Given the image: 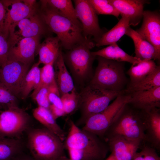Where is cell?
<instances>
[{
	"instance_id": "6da1fadb",
	"label": "cell",
	"mask_w": 160,
	"mask_h": 160,
	"mask_svg": "<svg viewBox=\"0 0 160 160\" xmlns=\"http://www.w3.org/2000/svg\"><path fill=\"white\" fill-rule=\"evenodd\" d=\"M41 2L38 13L47 27L59 38L62 47L69 50L88 39L84 36L81 28L52 10L44 0Z\"/></svg>"
},
{
	"instance_id": "7a4b0ae2",
	"label": "cell",
	"mask_w": 160,
	"mask_h": 160,
	"mask_svg": "<svg viewBox=\"0 0 160 160\" xmlns=\"http://www.w3.org/2000/svg\"><path fill=\"white\" fill-rule=\"evenodd\" d=\"M27 144L32 157L36 160H60L65 156L63 141L45 127L29 129Z\"/></svg>"
},
{
	"instance_id": "3957f363",
	"label": "cell",
	"mask_w": 160,
	"mask_h": 160,
	"mask_svg": "<svg viewBox=\"0 0 160 160\" xmlns=\"http://www.w3.org/2000/svg\"><path fill=\"white\" fill-rule=\"evenodd\" d=\"M115 137L147 142L141 112L127 104L106 132L103 140Z\"/></svg>"
},
{
	"instance_id": "277c9868",
	"label": "cell",
	"mask_w": 160,
	"mask_h": 160,
	"mask_svg": "<svg viewBox=\"0 0 160 160\" xmlns=\"http://www.w3.org/2000/svg\"><path fill=\"white\" fill-rule=\"evenodd\" d=\"M123 92L104 89L89 84L78 94L81 116L76 124L84 125L89 117L104 110Z\"/></svg>"
},
{
	"instance_id": "5b68a950",
	"label": "cell",
	"mask_w": 160,
	"mask_h": 160,
	"mask_svg": "<svg viewBox=\"0 0 160 160\" xmlns=\"http://www.w3.org/2000/svg\"><path fill=\"white\" fill-rule=\"evenodd\" d=\"M97 58L98 65L89 84L104 89L123 91L126 81L123 63Z\"/></svg>"
},
{
	"instance_id": "8992f818",
	"label": "cell",
	"mask_w": 160,
	"mask_h": 160,
	"mask_svg": "<svg viewBox=\"0 0 160 160\" xmlns=\"http://www.w3.org/2000/svg\"><path fill=\"white\" fill-rule=\"evenodd\" d=\"M95 45L90 39L68 50L63 57L74 78L83 83L91 75L93 62L96 56L90 49Z\"/></svg>"
},
{
	"instance_id": "52a82bcc",
	"label": "cell",
	"mask_w": 160,
	"mask_h": 160,
	"mask_svg": "<svg viewBox=\"0 0 160 160\" xmlns=\"http://www.w3.org/2000/svg\"><path fill=\"white\" fill-rule=\"evenodd\" d=\"M130 97L129 94L125 95L124 92L120 94L104 110L89 117L81 129L93 133L103 140L105 132L128 103Z\"/></svg>"
},
{
	"instance_id": "ba28073f",
	"label": "cell",
	"mask_w": 160,
	"mask_h": 160,
	"mask_svg": "<svg viewBox=\"0 0 160 160\" xmlns=\"http://www.w3.org/2000/svg\"><path fill=\"white\" fill-rule=\"evenodd\" d=\"M64 144L66 149L89 151L105 157L109 150L103 140L93 133L80 129L72 121H70L69 132Z\"/></svg>"
},
{
	"instance_id": "9c48e42d",
	"label": "cell",
	"mask_w": 160,
	"mask_h": 160,
	"mask_svg": "<svg viewBox=\"0 0 160 160\" xmlns=\"http://www.w3.org/2000/svg\"><path fill=\"white\" fill-rule=\"evenodd\" d=\"M30 121L28 114L18 106L0 110V135L20 138L29 129Z\"/></svg>"
},
{
	"instance_id": "30bf717a",
	"label": "cell",
	"mask_w": 160,
	"mask_h": 160,
	"mask_svg": "<svg viewBox=\"0 0 160 160\" xmlns=\"http://www.w3.org/2000/svg\"><path fill=\"white\" fill-rule=\"evenodd\" d=\"M31 64L7 60L1 68L0 82L17 97L20 96L25 77Z\"/></svg>"
},
{
	"instance_id": "8fae6325",
	"label": "cell",
	"mask_w": 160,
	"mask_h": 160,
	"mask_svg": "<svg viewBox=\"0 0 160 160\" xmlns=\"http://www.w3.org/2000/svg\"><path fill=\"white\" fill-rule=\"evenodd\" d=\"M77 17L82 26L84 36L93 37L96 42L104 33L100 28L97 15L88 0H74Z\"/></svg>"
},
{
	"instance_id": "7c38bea8",
	"label": "cell",
	"mask_w": 160,
	"mask_h": 160,
	"mask_svg": "<svg viewBox=\"0 0 160 160\" xmlns=\"http://www.w3.org/2000/svg\"><path fill=\"white\" fill-rule=\"evenodd\" d=\"M9 6L11 7H7L3 23L0 27V31L7 37L15 36V29L18 23L38 11L37 7H29L22 0H10Z\"/></svg>"
},
{
	"instance_id": "4fadbf2b",
	"label": "cell",
	"mask_w": 160,
	"mask_h": 160,
	"mask_svg": "<svg viewBox=\"0 0 160 160\" xmlns=\"http://www.w3.org/2000/svg\"><path fill=\"white\" fill-rule=\"evenodd\" d=\"M136 31L154 46L160 59V15L159 12L144 11L143 23Z\"/></svg>"
},
{
	"instance_id": "5bb4252c",
	"label": "cell",
	"mask_w": 160,
	"mask_h": 160,
	"mask_svg": "<svg viewBox=\"0 0 160 160\" xmlns=\"http://www.w3.org/2000/svg\"><path fill=\"white\" fill-rule=\"evenodd\" d=\"M40 37L20 38L11 48L7 60L31 64L34 60L35 52L40 44Z\"/></svg>"
},
{
	"instance_id": "9a60e30c",
	"label": "cell",
	"mask_w": 160,
	"mask_h": 160,
	"mask_svg": "<svg viewBox=\"0 0 160 160\" xmlns=\"http://www.w3.org/2000/svg\"><path fill=\"white\" fill-rule=\"evenodd\" d=\"M105 141L111 154L117 160H131L143 142L118 137L110 138Z\"/></svg>"
},
{
	"instance_id": "2e32d148",
	"label": "cell",
	"mask_w": 160,
	"mask_h": 160,
	"mask_svg": "<svg viewBox=\"0 0 160 160\" xmlns=\"http://www.w3.org/2000/svg\"><path fill=\"white\" fill-rule=\"evenodd\" d=\"M121 16L129 19V25L135 26L143 18V8L145 4L150 3L145 0H109Z\"/></svg>"
},
{
	"instance_id": "e0dca14e",
	"label": "cell",
	"mask_w": 160,
	"mask_h": 160,
	"mask_svg": "<svg viewBox=\"0 0 160 160\" xmlns=\"http://www.w3.org/2000/svg\"><path fill=\"white\" fill-rule=\"evenodd\" d=\"M145 127L147 142L156 149L160 148V112L159 108L141 111Z\"/></svg>"
},
{
	"instance_id": "ac0fdd59",
	"label": "cell",
	"mask_w": 160,
	"mask_h": 160,
	"mask_svg": "<svg viewBox=\"0 0 160 160\" xmlns=\"http://www.w3.org/2000/svg\"><path fill=\"white\" fill-rule=\"evenodd\" d=\"M128 104L135 109L146 111L160 106V87L151 89L136 91L129 94Z\"/></svg>"
},
{
	"instance_id": "d6986e66",
	"label": "cell",
	"mask_w": 160,
	"mask_h": 160,
	"mask_svg": "<svg viewBox=\"0 0 160 160\" xmlns=\"http://www.w3.org/2000/svg\"><path fill=\"white\" fill-rule=\"evenodd\" d=\"M17 26L19 30L15 33L20 38L41 37L45 34L47 27L37 12L21 20Z\"/></svg>"
},
{
	"instance_id": "ffe728a7",
	"label": "cell",
	"mask_w": 160,
	"mask_h": 160,
	"mask_svg": "<svg viewBox=\"0 0 160 160\" xmlns=\"http://www.w3.org/2000/svg\"><path fill=\"white\" fill-rule=\"evenodd\" d=\"M125 35L130 37L133 41L135 56L141 60H160L154 46L144 39L136 31L129 27Z\"/></svg>"
},
{
	"instance_id": "44dd1931",
	"label": "cell",
	"mask_w": 160,
	"mask_h": 160,
	"mask_svg": "<svg viewBox=\"0 0 160 160\" xmlns=\"http://www.w3.org/2000/svg\"><path fill=\"white\" fill-rule=\"evenodd\" d=\"M60 39L57 36H49L39 45L36 51L39 56L40 64L46 65L54 62L61 51Z\"/></svg>"
},
{
	"instance_id": "7402d4cb",
	"label": "cell",
	"mask_w": 160,
	"mask_h": 160,
	"mask_svg": "<svg viewBox=\"0 0 160 160\" xmlns=\"http://www.w3.org/2000/svg\"><path fill=\"white\" fill-rule=\"evenodd\" d=\"M55 80L60 95L71 92L74 88L73 79L66 67L61 51L55 60Z\"/></svg>"
},
{
	"instance_id": "603a6c76",
	"label": "cell",
	"mask_w": 160,
	"mask_h": 160,
	"mask_svg": "<svg viewBox=\"0 0 160 160\" xmlns=\"http://www.w3.org/2000/svg\"><path fill=\"white\" fill-rule=\"evenodd\" d=\"M95 56H100L107 59L121 62H127L135 65L141 60L130 55L119 47L116 43L109 45L98 51L92 52Z\"/></svg>"
},
{
	"instance_id": "cb8c5ba5",
	"label": "cell",
	"mask_w": 160,
	"mask_h": 160,
	"mask_svg": "<svg viewBox=\"0 0 160 160\" xmlns=\"http://www.w3.org/2000/svg\"><path fill=\"white\" fill-rule=\"evenodd\" d=\"M33 114L44 127L57 135L63 142L65 140L66 133L57 124L49 109L38 106L34 109Z\"/></svg>"
},
{
	"instance_id": "d4e9b609",
	"label": "cell",
	"mask_w": 160,
	"mask_h": 160,
	"mask_svg": "<svg viewBox=\"0 0 160 160\" xmlns=\"http://www.w3.org/2000/svg\"><path fill=\"white\" fill-rule=\"evenodd\" d=\"M129 26V19L121 16L117 23L110 30L104 33L95 42V45L100 47L116 43L125 34Z\"/></svg>"
},
{
	"instance_id": "484cf974",
	"label": "cell",
	"mask_w": 160,
	"mask_h": 160,
	"mask_svg": "<svg viewBox=\"0 0 160 160\" xmlns=\"http://www.w3.org/2000/svg\"><path fill=\"white\" fill-rule=\"evenodd\" d=\"M47 6L55 12L71 21L82 29V26L78 20L75 8L70 0H44Z\"/></svg>"
},
{
	"instance_id": "4316f807",
	"label": "cell",
	"mask_w": 160,
	"mask_h": 160,
	"mask_svg": "<svg viewBox=\"0 0 160 160\" xmlns=\"http://www.w3.org/2000/svg\"><path fill=\"white\" fill-rule=\"evenodd\" d=\"M23 144L20 138L0 135V160H12L22 153Z\"/></svg>"
},
{
	"instance_id": "83f0119b",
	"label": "cell",
	"mask_w": 160,
	"mask_h": 160,
	"mask_svg": "<svg viewBox=\"0 0 160 160\" xmlns=\"http://www.w3.org/2000/svg\"><path fill=\"white\" fill-rule=\"evenodd\" d=\"M157 66L153 60H143L132 65L127 72L130 79L128 86L135 84L143 79L151 73Z\"/></svg>"
},
{
	"instance_id": "f1b7e54d",
	"label": "cell",
	"mask_w": 160,
	"mask_h": 160,
	"mask_svg": "<svg viewBox=\"0 0 160 160\" xmlns=\"http://www.w3.org/2000/svg\"><path fill=\"white\" fill-rule=\"evenodd\" d=\"M160 87V67L157 66L155 70L143 80L135 84L128 86L124 90L128 94L139 91L151 89Z\"/></svg>"
},
{
	"instance_id": "f546056e",
	"label": "cell",
	"mask_w": 160,
	"mask_h": 160,
	"mask_svg": "<svg viewBox=\"0 0 160 160\" xmlns=\"http://www.w3.org/2000/svg\"><path fill=\"white\" fill-rule=\"evenodd\" d=\"M40 64H34L28 71L24 79L20 94L22 99H25L32 90L38 86L40 79Z\"/></svg>"
},
{
	"instance_id": "4dcf8cb0",
	"label": "cell",
	"mask_w": 160,
	"mask_h": 160,
	"mask_svg": "<svg viewBox=\"0 0 160 160\" xmlns=\"http://www.w3.org/2000/svg\"><path fill=\"white\" fill-rule=\"evenodd\" d=\"M97 15H111L118 18L120 13L109 0H88Z\"/></svg>"
},
{
	"instance_id": "1f68e13d",
	"label": "cell",
	"mask_w": 160,
	"mask_h": 160,
	"mask_svg": "<svg viewBox=\"0 0 160 160\" xmlns=\"http://www.w3.org/2000/svg\"><path fill=\"white\" fill-rule=\"evenodd\" d=\"M61 98L65 115L72 113L79 108L78 94L75 88L70 92L61 95Z\"/></svg>"
},
{
	"instance_id": "d6a6232c",
	"label": "cell",
	"mask_w": 160,
	"mask_h": 160,
	"mask_svg": "<svg viewBox=\"0 0 160 160\" xmlns=\"http://www.w3.org/2000/svg\"><path fill=\"white\" fill-rule=\"evenodd\" d=\"M54 63L52 62L44 65L40 68V81L38 86L34 90L43 86L48 87L55 80Z\"/></svg>"
},
{
	"instance_id": "836d02e7",
	"label": "cell",
	"mask_w": 160,
	"mask_h": 160,
	"mask_svg": "<svg viewBox=\"0 0 160 160\" xmlns=\"http://www.w3.org/2000/svg\"><path fill=\"white\" fill-rule=\"evenodd\" d=\"M16 39L7 37L0 31V65L7 61L9 50L17 41Z\"/></svg>"
},
{
	"instance_id": "e575fe53",
	"label": "cell",
	"mask_w": 160,
	"mask_h": 160,
	"mask_svg": "<svg viewBox=\"0 0 160 160\" xmlns=\"http://www.w3.org/2000/svg\"><path fill=\"white\" fill-rule=\"evenodd\" d=\"M0 105L5 108L18 107L17 97L0 82Z\"/></svg>"
},
{
	"instance_id": "d590c367",
	"label": "cell",
	"mask_w": 160,
	"mask_h": 160,
	"mask_svg": "<svg viewBox=\"0 0 160 160\" xmlns=\"http://www.w3.org/2000/svg\"><path fill=\"white\" fill-rule=\"evenodd\" d=\"M31 96L38 106L49 109L51 104L48 97V87L43 86L34 90Z\"/></svg>"
},
{
	"instance_id": "8d00e7d4",
	"label": "cell",
	"mask_w": 160,
	"mask_h": 160,
	"mask_svg": "<svg viewBox=\"0 0 160 160\" xmlns=\"http://www.w3.org/2000/svg\"><path fill=\"white\" fill-rule=\"evenodd\" d=\"M131 160H160V158L155 149L144 145L140 151L137 152Z\"/></svg>"
},
{
	"instance_id": "74e56055",
	"label": "cell",
	"mask_w": 160,
	"mask_h": 160,
	"mask_svg": "<svg viewBox=\"0 0 160 160\" xmlns=\"http://www.w3.org/2000/svg\"><path fill=\"white\" fill-rule=\"evenodd\" d=\"M48 97L50 104L63 109L60 94L56 80L48 87Z\"/></svg>"
},
{
	"instance_id": "f35d334b",
	"label": "cell",
	"mask_w": 160,
	"mask_h": 160,
	"mask_svg": "<svg viewBox=\"0 0 160 160\" xmlns=\"http://www.w3.org/2000/svg\"><path fill=\"white\" fill-rule=\"evenodd\" d=\"M8 0H0V27L3 23L7 9L9 5Z\"/></svg>"
},
{
	"instance_id": "ab89813d",
	"label": "cell",
	"mask_w": 160,
	"mask_h": 160,
	"mask_svg": "<svg viewBox=\"0 0 160 160\" xmlns=\"http://www.w3.org/2000/svg\"><path fill=\"white\" fill-rule=\"evenodd\" d=\"M49 109L55 120L60 117L65 115L63 109H60L53 105L51 104Z\"/></svg>"
},
{
	"instance_id": "60d3db41",
	"label": "cell",
	"mask_w": 160,
	"mask_h": 160,
	"mask_svg": "<svg viewBox=\"0 0 160 160\" xmlns=\"http://www.w3.org/2000/svg\"><path fill=\"white\" fill-rule=\"evenodd\" d=\"M12 160H36L32 156L22 153L15 157Z\"/></svg>"
},
{
	"instance_id": "b9f144b4",
	"label": "cell",
	"mask_w": 160,
	"mask_h": 160,
	"mask_svg": "<svg viewBox=\"0 0 160 160\" xmlns=\"http://www.w3.org/2000/svg\"><path fill=\"white\" fill-rule=\"evenodd\" d=\"M25 4L31 7H36V1L34 0H22Z\"/></svg>"
},
{
	"instance_id": "7bdbcfd3",
	"label": "cell",
	"mask_w": 160,
	"mask_h": 160,
	"mask_svg": "<svg viewBox=\"0 0 160 160\" xmlns=\"http://www.w3.org/2000/svg\"><path fill=\"white\" fill-rule=\"evenodd\" d=\"M105 160H117L111 154Z\"/></svg>"
},
{
	"instance_id": "ee69618b",
	"label": "cell",
	"mask_w": 160,
	"mask_h": 160,
	"mask_svg": "<svg viewBox=\"0 0 160 160\" xmlns=\"http://www.w3.org/2000/svg\"><path fill=\"white\" fill-rule=\"evenodd\" d=\"M60 160H72L70 158H67L66 156L62 157Z\"/></svg>"
},
{
	"instance_id": "f6af8a7d",
	"label": "cell",
	"mask_w": 160,
	"mask_h": 160,
	"mask_svg": "<svg viewBox=\"0 0 160 160\" xmlns=\"http://www.w3.org/2000/svg\"><path fill=\"white\" fill-rule=\"evenodd\" d=\"M5 109L4 108L2 105H0V110Z\"/></svg>"
},
{
	"instance_id": "bcb514c9",
	"label": "cell",
	"mask_w": 160,
	"mask_h": 160,
	"mask_svg": "<svg viewBox=\"0 0 160 160\" xmlns=\"http://www.w3.org/2000/svg\"><path fill=\"white\" fill-rule=\"evenodd\" d=\"M1 65H0V70H1Z\"/></svg>"
}]
</instances>
